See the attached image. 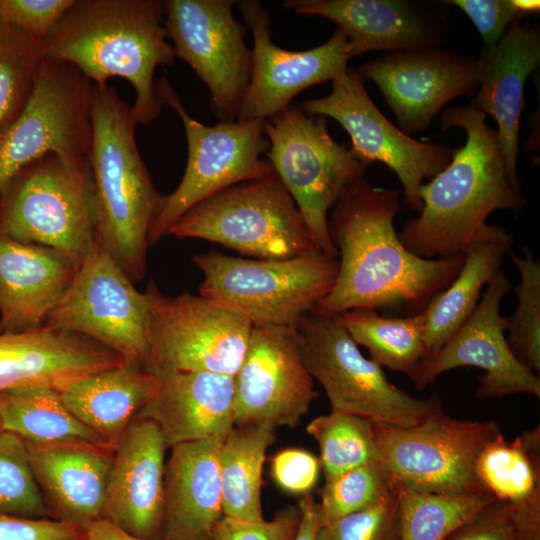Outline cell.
Masks as SVG:
<instances>
[{
  "mask_svg": "<svg viewBox=\"0 0 540 540\" xmlns=\"http://www.w3.org/2000/svg\"><path fill=\"white\" fill-rule=\"evenodd\" d=\"M397 483L382 461L371 462L325 479L319 490L320 526L363 510L389 494Z\"/></svg>",
  "mask_w": 540,
  "mask_h": 540,
  "instance_id": "f35d334b",
  "label": "cell"
},
{
  "mask_svg": "<svg viewBox=\"0 0 540 540\" xmlns=\"http://www.w3.org/2000/svg\"><path fill=\"white\" fill-rule=\"evenodd\" d=\"M2 431H4V429H3V424H2V420H1V416H0V433H1Z\"/></svg>",
  "mask_w": 540,
  "mask_h": 540,
  "instance_id": "f5cc1de1",
  "label": "cell"
},
{
  "mask_svg": "<svg viewBox=\"0 0 540 540\" xmlns=\"http://www.w3.org/2000/svg\"><path fill=\"white\" fill-rule=\"evenodd\" d=\"M300 522L297 506H287L267 520L247 521L223 516L212 540H293Z\"/></svg>",
  "mask_w": 540,
  "mask_h": 540,
  "instance_id": "7bdbcfd3",
  "label": "cell"
},
{
  "mask_svg": "<svg viewBox=\"0 0 540 540\" xmlns=\"http://www.w3.org/2000/svg\"><path fill=\"white\" fill-rule=\"evenodd\" d=\"M82 540H150L132 536L109 521L101 519L86 528L85 536ZM165 540V539H153Z\"/></svg>",
  "mask_w": 540,
  "mask_h": 540,
  "instance_id": "f907efd6",
  "label": "cell"
},
{
  "mask_svg": "<svg viewBox=\"0 0 540 540\" xmlns=\"http://www.w3.org/2000/svg\"><path fill=\"white\" fill-rule=\"evenodd\" d=\"M269 424L234 425L218 457L222 510L225 517L264 520L261 487L266 452L275 440Z\"/></svg>",
  "mask_w": 540,
  "mask_h": 540,
  "instance_id": "4dcf8cb0",
  "label": "cell"
},
{
  "mask_svg": "<svg viewBox=\"0 0 540 540\" xmlns=\"http://www.w3.org/2000/svg\"><path fill=\"white\" fill-rule=\"evenodd\" d=\"M400 210L398 190L364 179L341 197L328 218L338 272L314 313L336 316L364 308L416 315L455 279L464 255L426 259L411 253L394 227Z\"/></svg>",
  "mask_w": 540,
  "mask_h": 540,
  "instance_id": "6da1fadb",
  "label": "cell"
},
{
  "mask_svg": "<svg viewBox=\"0 0 540 540\" xmlns=\"http://www.w3.org/2000/svg\"><path fill=\"white\" fill-rule=\"evenodd\" d=\"M294 328L303 363L325 390L331 412L411 427L443 411L438 396L417 398L391 383L382 367L362 355L336 316L311 312Z\"/></svg>",
  "mask_w": 540,
  "mask_h": 540,
  "instance_id": "ba28073f",
  "label": "cell"
},
{
  "mask_svg": "<svg viewBox=\"0 0 540 540\" xmlns=\"http://www.w3.org/2000/svg\"><path fill=\"white\" fill-rule=\"evenodd\" d=\"M0 416L4 430L29 443L109 446L78 420L62 403L58 392L49 387L1 392Z\"/></svg>",
  "mask_w": 540,
  "mask_h": 540,
  "instance_id": "1f68e13d",
  "label": "cell"
},
{
  "mask_svg": "<svg viewBox=\"0 0 540 540\" xmlns=\"http://www.w3.org/2000/svg\"><path fill=\"white\" fill-rule=\"evenodd\" d=\"M336 317L354 342L366 347L370 359L380 367L404 373L413 380L428 357L423 340V313L386 317L374 309L357 308Z\"/></svg>",
  "mask_w": 540,
  "mask_h": 540,
  "instance_id": "d6a6232c",
  "label": "cell"
},
{
  "mask_svg": "<svg viewBox=\"0 0 540 540\" xmlns=\"http://www.w3.org/2000/svg\"><path fill=\"white\" fill-rule=\"evenodd\" d=\"M75 0H0V18L44 43Z\"/></svg>",
  "mask_w": 540,
  "mask_h": 540,
  "instance_id": "b9f144b4",
  "label": "cell"
},
{
  "mask_svg": "<svg viewBox=\"0 0 540 540\" xmlns=\"http://www.w3.org/2000/svg\"><path fill=\"white\" fill-rule=\"evenodd\" d=\"M123 362L85 336L47 325L0 333V393L32 387L59 391Z\"/></svg>",
  "mask_w": 540,
  "mask_h": 540,
  "instance_id": "7402d4cb",
  "label": "cell"
},
{
  "mask_svg": "<svg viewBox=\"0 0 540 540\" xmlns=\"http://www.w3.org/2000/svg\"><path fill=\"white\" fill-rule=\"evenodd\" d=\"M446 540H515L508 503L495 500Z\"/></svg>",
  "mask_w": 540,
  "mask_h": 540,
  "instance_id": "7dc6e473",
  "label": "cell"
},
{
  "mask_svg": "<svg viewBox=\"0 0 540 540\" xmlns=\"http://www.w3.org/2000/svg\"><path fill=\"white\" fill-rule=\"evenodd\" d=\"M155 86L162 105L173 109L182 121L188 158L179 185L171 194L164 195L149 232V246L168 236L176 222L205 199L273 172L266 158L269 141L264 120H236L208 126L186 111L167 77L158 79Z\"/></svg>",
  "mask_w": 540,
  "mask_h": 540,
  "instance_id": "30bf717a",
  "label": "cell"
},
{
  "mask_svg": "<svg viewBox=\"0 0 540 540\" xmlns=\"http://www.w3.org/2000/svg\"><path fill=\"white\" fill-rule=\"evenodd\" d=\"M373 425L365 417L337 412L318 416L307 425V433L319 445L325 479L381 461Z\"/></svg>",
  "mask_w": 540,
  "mask_h": 540,
  "instance_id": "d590c367",
  "label": "cell"
},
{
  "mask_svg": "<svg viewBox=\"0 0 540 540\" xmlns=\"http://www.w3.org/2000/svg\"><path fill=\"white\" fill-rule=\"evenodd\" d=\"M234 386L235 425L296 427L318 394L294 326L253 324Z\"/></svg>",
  "mask_w": 540,
  "mask_h": 540,
  "instance_id": "ac0fdd59",
  "label": "cell"
},
{
  "mask_svg": "<svg viewBox=\"0 0 540 540\" xmlns=\"http://www.w3.org/2000/svg\"><path fill=\"white\" fill-rule=\"evenodd\" d=\"M495 500L488 491L436 494L399 486L396 540H446Z\"/></svg>",
  "mask_w": 540,
  "mask_h": 540,
  "instance_id": "e575fe53",
  "label": "cell"
},
{
  "mask_svg": "<svg viewBox=\"0 0 540 540\" xmlns=\"http://www.w3.org/2000/svg\"><path fill=\"white\" fill-rule=\"evenodd\" d=\"M225 437L170 448L164 471L162 539L212 540L224 516L218 457Z\"/></svg>",
  "mask_w": 540,
  "mask_h": 540,
  "instance_id": "484cf974",
  "label": "cell"
},
{
  "mask_svg": "<svg viewBox=\"0 0 540 540\" xmlns=\"http://www.w3.org/2000/svg\"><path fill=\"white\" fill-rule=\"evenodd\" d=\"M478 63L479 91L470 104L494 118L503 157L518 175L524 86L540 64L538 27L515 22L494 47L483 50Z\"/></svg>",
  "mask_w": 540,
  "mask_h": 540,
  "instance_id": "4316f807",
  "label": "cell"
},
{
  "mask_svg": "<svg viewBox=\"0 0 540 540\" xmlns=\"http://www.w3.org/2000/svg\"><path fill=\"white\" fill-rule=\"evenodd\" d=\"M164 15L162 0H75L45 39V57L76 67L96 86L126 79L136 93L135 122L147 126L163 106L155 70L176 58Z\"/></svg>",
  "mask_w": 540,
  "mask_h": 540,
  "instance_id": "3957f363",
  "label": "cell"
},
{
  "mask_svg": "<svg viewBox=\"0 0 540 540\" xmlns=\"http://www.w3.org/2000/svg\"><path fill=\"white\" fill-rule=\"evenodd\" d=\"M475 471L482 487L500 501H518L540 489L539 425L512 442L500 433L477 456Z\"/></svg>",
  "mask_w": 540,
  "mask_h": 540,
  "instance_id": "836d02e7",
  "label": "cell"
},
{
  "mask_svg": "<svg viewBox=\"0 0 540 540\" xmlns=\"http://www.w3.org/2000/svg\"><path fill=\"white\" fill-rule=\"evenodd\" d=\"M440 125L442 131L462 128L466 143L421 186L422 209L398 233L406 249L426 259L463 254L492 212H518L525 203L520 179L509 170L497 132L482 111L471 104L449 107Z\"/></svg>",
  "mask_w": 540,
  "mask_h": 540,
  "instance_id": "7a4b0ae2",
  "label": "cell"
},
{
  "mask_svg": "<svg viewBox=\"0 0 540 540\" xmlns=\"http://www.w3.org/2000/svg\"><path fill=\"white\" fill-rule=\"evenodd\" d=\"M203 274L199 295L246 317L252 324L294 326L333 287L338 258L315 248L284 259L196 254Z\"/></svg>",
  "mask_w": 540,
  "mask_h": 540,
  "instance_id": "5b68a950",
  "label": "cell"
},
{
  "mask_svg": "<svg viewBox=\"0 0 540 540\" xmlns=\"http://www.w3.org/2000/svg\"><path fill=\"white\" fill-rule=\"evenodd\" d=\"M0 234L53 248L81 266L97 243L90 163L52 153L25 167L0 203Z\"/></svg>",
  "mask_w": 540,
  "mask_h": 540,
  "instance_id": "8992f818",
  "label": "cell"
},
{
  "mask_svg": "<svg viewBox=\"0 0 540 540\" xmlns=\"http://www.w3.org/2000/svg\"><path fill=\"white\" fill-rule=\"evenodd\" d=\"M147 339L150 365L158 370L206 371L235 376L253 324L201 295H164L150 281Z\"/></svg>",
  "mask_w": 540,
  "mask_h": 540,
  "instance_id": "4fadbf2b",
  "label": "cell"
},
{
  "mask_svg": "<svg viewBox=\"0 0 540 540\" xmlns=\"http://www.w3.org/2000/svg\"><path fill=\"white\" fill-rule=\"evenodd\" d=\"M92 90L76 67L44 58L26 106L0 130V203L19 172L48 154L90 163Z\"/></svg>",
  "mask_w": 540,
  "mask_h": 540,
  "instance_id": "8fae6325",
  "label": "cell"
},
{
  "mask_svg": "<svg viewBox=\"0 0 540 540\" xmlns=\"http://www.w3.org/2000/svg\"><path fill=\"white\" fill-rule=\"evenodd\" d=\"M266 158L294 199L315 247L337 257L328 231V213L347 190L363 179L367 165L351 147L336 142L326 118L289 107L264 120Z\"/></svg>",
  "mask_w": 540,
  "mask_h": 540,
  "instance_id": "52a82bcc",
  "label": "cell"
},
{
  "mask_svg": "<svg viewBox=\"0 0 540 540\" xmlns=\"http://www.w3.org/2000/svg\"><path fill=\"white\" fill-rule=\"evenodd\" d=\"M511 289L501 270L487 285L469 318L423 361L412 380L417 389L425 388L446 371L472 366L485 371L476 391L480 399L522 393L540 397L539 376L515 357L504 335L506 319L500 314V304Z\"/></svg>",
  "mask_w": 540,
  "mask_h": 540,
  "instance_id": "ffe728a7",
  "label": "cell"
},
{
  "mask_svg": "<svg viewBox=\"0 0 540 540\" xmlns=\"http://www.w3.org/2000/svg\"><path fill=\"white\" fill-rule=\"evenodd\" d=\"M0 512L26 518H49L25 442L6 430L0 433Z\"/></svg>",
  "mask_w": 540,
  "mask_h": 540,
  "instance_id": "ab89813d",
  "label": "cell"
},
{
  "mask_svg": "<svg viewBox=\"0 0 540 540\" xmlns=\"http://www.w3.org/2000/svg\"><path fill=\"white\" fill-rule=\"evenodd\" d=\"M302 110L315 116L336 120L349 134L351 149L367 166L382 162L398 177L404 203L420 212L419 190L451 161L456 149L413 139L394 126L368 95L355 68L332 81V91L322 98L304 101Z\"/></svg>",
  "mask_w": 540,
  "mask_h": 540,
  "instance_id": "2e32d148",
  "label": "cell"
},
{
  "mask_svg": "<svg viewBox=\"0 0 540 540\" xmlns=\"http://www.w3.org/2000/svg\"><path fill=\"white\" fill-rule=\"evenodd\" d=\"M148 308L146 292L97 242L45 325L85 336L151 370Z\"/></svg>",
  "mask_w": 540,
  "mask_h": 540,
  "instance_id": "5bb4252c",
  "label": "cell"
},
{
  "mask_svg": "<svg viewBox=\"0 0 540 540\" xmlns=\"http://www.w3.org/2000/svg\"><path fill=\"white\" fill-rule=\"evenodd\" d=\"M79 267L53 248L0 234V333L44 326Z\"/></svg>",
  "mask_w": 540,
  "mask_h": 540,
  "instance_id": "cb8c5ba5",
  "label": "cell"
},
{
  "mask_svg": "<svg viewBox=\"0 0 540 540\" xmlns=\"http://www.w3.org/2000/svg\"><path fill=\"white\" fill-rule=\"evenodd\" d=\"M321 462L314 454L297 448L277 452L271 461V476L285 492L306 494L316 485Z\"/></svg>",
  "mask_w": 540,
  "mask_h": 540,
  "instance_id": "f6af8a7d",
  "label": "cell"
},
{
  "mask_svg": "<svg viewBox=\"0 0 540 540\" xmlns=\"http://www.w3.org/2000/svg\"><path fill=\"white\" fill-rule=\"evenodd\" d=\"M245 27L253 37L252 73L237 119L266 120L290 107L303 90L333 81L352 59L349 40L336 28L328 41L313 49L289 51L271 38V17L257 0L238 2Z\"/></svg>",
  "mask_w": 540,
  "mask_h": 540,
  "instance_id": "e0dca14e",
  "label": "cell"
},
{
  "mask_svg": "<svg viewBox=\"0 0 540 540\" xmlns=\"http://www.w3.org/2000/svg\"><path fill=\"white\" fill-rule=\"evenodd\" d=\"M159 385L157 373L123 362L57 392L78 420L115 448L131 422L155 396Z\"/></svg>",
  "mask_w": 540,
  "mask_h": 540,
  "instance_id": "f1b7e54d",
  "label": "cell"
},
{
  "mask_svg": "<svg viewBox=\"0 0 540 540\" xmlns=\"http://www.w3.org/2000/svg\"><path fill=\"white\" fill-rule=\"evenodd\" d=\"M233 0L164 1V26L176 57L207 86L212 114L236 121L250 83L252 52L245 28L233 15Z\"/></svg>",
  "mask_w": 540,
  "mask_h": 540,
  "instance_id": "9a60e30c",
  "label": "cell"
},
{
  "mask_svg": "<svg viewBox=\"0 0 540 540\" xmlns=\"http://www.w3.org/2000/svg\"><path fill=\"white\" fill-rule=\"evenodd\" d=\"M399 486L375 504L319 527L317 540H396Z\"/></svg>",
  "mask_w": 540,
  "mask_h": 540,
  "instance_id": "60d3db41",
  "label": "cell"
},
{
  "mask_svg": "<svg viewBox=\"0 0 540 540\" xmlns=\"http://www.w3.org/2000/svg\"><path fill=\"white\" fill-rule=\"evenodd\" d=\"M44 58L43 42L0 18V130L26 106Z\"/></svg>",
  "mask_w": 540,
  "mask_h": 540,
  "instance_id": "8d00e7d4",
  "label": "cell"
},
{
  "mask_svg": "<svg viewBox=\"0 0 540 540\" xmlns=\"http://www.w3.org/2000/svg\"><path fill=\"white\" fill-rule=\"evenodd\" d=\"M97 242L135 283L147 272L148 236L164 195L139 153L131 107L108 84L91 95Z\"/></svg>",
  "mask_w": 540,
  "mask_h": 540,
  "instance_id": "277c9868",
  "label": "cell"
},
{
  "mask_svg": "<svg viewBox=\"0 0 540 540\" xmlns=\"http://www.w3.org/2000/svg\"><path fill=\"white\" fill-rule=\"evenodd\" d=\"M24 442L49 518L84 528L104 519L106 480L115 448Z\"/></svg>",
  "mask_w": 540,
  "mask_h": 540,
  "instance_id": "603a6c76",
  "label": "cell"
},
{
  "mask_svg": "<svg viewBox=\"0 0 540 540\" xmlns=\"http://www.w3.org/2000/svg\"><path fill=\"white\" fill-rule=\"evenodd\" d=\"M519 272L513 287L517 307L512 316L505 317L507 343L515 357L534 372L540 371V261L530 247L523 256L509 253Z\"/></svg>",
  "mask_w": 540,
  "mask_h": 540,
  "instance_id": "74e56055",
  "label": "cell"
},
{
  "mask_svg": "<svg viewBox=\"0 0 540 540\" xmlns=\"http://www.w3.org/2000/svg\"><path fill=\"white\" fill-rule=\"evenodd\" d=\"M507 503L515 540H540V489Z\"/></svg>",
  "mask_w": 540,
  "mask_h": 540,
  "instance_id": "c3c4849f",
  "label": "cell"
},
{
  "mask_svg": "<svg viewBox=\"0 0 540 540\" xmlns=\"http://www.w3.org/2000/svg\"><path fill=\"white\" fill-rule=\"evenodd\" d=\"M447 3L468 16L481 36L484 49L494 47L509 27L522 17L511 0H450Z\"/></svg>",
  "mask_w": 540,
  "mask_h": 540,
  "instance_id": "ee69618b",
  "label": "cell"
},
{
  "mask_svg": "<svg viewBox=\"0 0 540 540\" xmlns=\"http://www.w3.org/2000/svg\"><path fill=\"white\" fill-rule=\"evenodd\" d=\"M167 446L158 426L136 417L115 446L104 519L142 539H162Z\"/></svg>",
  "mask_w": 540,
  "mask_h": 540,
  "instance_id": "44dd1931",
  "label": "cell"
},
{
  "mask_svg": "<svg viewBox=\"0 0 540 540\" xmlns=\"http://www.w3.org/2000/svg\"><path fill=\"white\" fill-rule=\"evenodd\" d=\"M384 463L402 488L436 494L486 491L475 462L500 433L494 420H459L438 412L422 423L401 427L374 423Z\"/></svg>",
  "mask_w": 540,
  "mask_h": 540,
  "instance_id": "7c38bea8",
  "label": "cell"
},
{
  "mask_svg": "<svg viewBox=\"0 0 540 540\" xmlns=\"http://www.w3.org/2000/svg\"><path fill=\"white\" fill-rule=\"evenodd\" d=\"M511 2L521 16L536 13L540 9V1L538 0H511Z\"/></svg>",
  "mask_w": 540,
  "mask_h": 540,
  "instance_id": "816d5d0a",
  "label": "cell"
},
{
  "mask_svg": "<svg viewBox=\"0 0 540 540\" xmlns=\"http://www.w3.org/2000/svg\"><path fill=\"white\" fill-rule=\"evenodd\" d=\"M298 507L300 510V522L293 540H317L320 523L317 503L312 494H303Z\"/></svg>",
  "mask_w": 540,
  "mask_h": 540,
  "instance_id": "681fc988",
  "label": "cell"
},
{
  "mask_svg": "<svg viewBox=\"0 0 540 540\" xmlns=\"http://www.w3.org/2000/svg\"><path fill=\"white\" fill-rule=\"evenodd\" d=\"M300 15L322 16L347 36L352 58L370 51L395 52L433 47L439 30L422 12L400 0H285Z\"/></svg>",
  "mask_w": 540,
  "mask_h": 540,
  "instance_id": "83f0119b",
  "label": "cell"
},
{
  "mask_svg": "<svg viewBox=\"0 0 540 540\" xmlns=\"http://www.w3.org/2000/svg\"><path fill=\"white\" fill-rule=\"evenodd\" d=\"M356 72L378 86L407 135L425 131L450 101L479 86L478 59L435 47L384 53Z\"/></svg>",
  "mask_w": 540,
  "mask_h": 540,
  "instance_id": "d6986e66",
  "label": "cell"
},
{
  "mask_svg": "<svg viewBox=\"0 0 540 540\" xmlns=\"http://www.w3.org/2000/svg\"><path fill=\"white\" fill-rule=\"evenodd\" d=\"M169 235L218 243L256 259L290 258L316 248L294 199L274 171L200 202Z\"/></svg>",
  "mask_w": 540,
  "mask_h": 540,
  "instance_id": "9c48e42d",
  "label": "cell"
},
{
  "mask_svg": "<svg viewBox=\"0 0 540 540\" xmlns=\"http://www.w3.org/2000/svg\"><path fill=\"white\" fill-rule=\"evenodd\" d=\"M513 234L504 227L487 224L469 244L464 263L447 288L436 294L422 312L423 340L428 356L436 352L469 318L480 301L481 291L502 270L511 252Z\"/></svg>",
  "mask_w": 540,
  "mask_h": 540,
  "instance_id": "f546056e",
  "label": "cell"
},
{
  "mask_svg": "<svg viewBox=\"0 0 540 540\" xmlns=\"http://www.w3.org/2000/svg\"><path fill=\"white\" fill-rule=\"evenodd\" d=\"M86 528L51 518L0 512V540H82Z\"/></svg>",
  "mask_w": 540,
  "mask_h": 540,
  "instance_id": "bcb514c9",
  "label": "cell"
},
{
  "mask_svg": "<svg viewBox=\"0 0 540 540\" xmlns=\"http://www.w3.org/2000/svg\"><path fill=\"white\" fill-rule=\"evenodd\" d=\"M160 385L137 417L154 422L167 448L224 437L235 425L234 376L206 371H155Z\"/></svg>",
  "mask_w": 540,
  "mask_h": 540,
  "instance_id": "d4e9b609",
  "label": "cell"
}]
</instances>
